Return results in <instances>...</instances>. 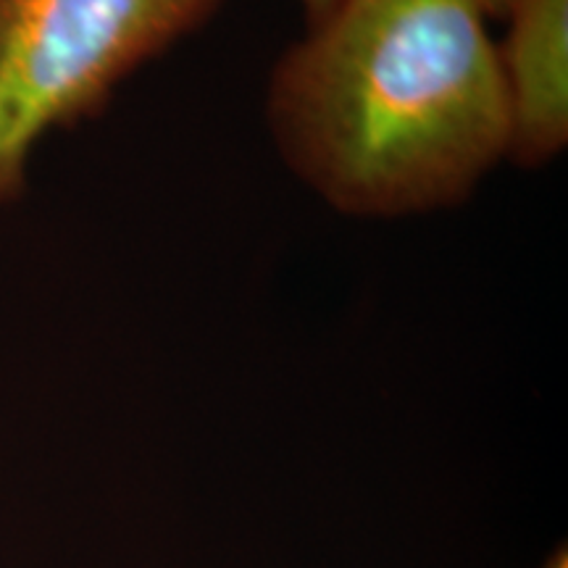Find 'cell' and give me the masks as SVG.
<instances>
[{
  "label": "cell",
  "mask_w": 568,
  "mask_h": 568,
  "mask_svg": "<svg viewBox=\"0 0 568 568\" xmlns=\"http://www.w3.org/2000/svg\"><path fill=\"white\" fill-rule=\"evenodd\" d=\"M474 0H335L276 61L287 169L358 219L453 209L510 153L497 40Z\"/></svg>",
  "instance_id": "obj_1"
},
{
  "label": "cell",
  "mask_w": 568,
  "mask_h": 568,
  "mask_svg": "<svg viewBox=\"0 0 568 568\" xmlns=\"http://www.w3.org/2000/svg\"><path fill=\"white\" fill-rule=\"evenodd\" d=\"M224 0H0V205L40 140L95 119L126 77L209 24Z\"/></svg>",
  "instance_id": "obj_2"
},
{
  "label": "cell",
  "mask_w": 568,
  "mask_h": 568,
  "mask_svg": "<svg viewBox=\"0 0 568 568\" xmlns=\"http://www.w3.org/2000/svg\"><path fill=\"white\" fill-rule=\"evenodd\" d=\"M497 40L510 105L508 161L539 169L568 142V0H508Z\"/></svg>",
  "instance_id": "obj_3"
},
{
  "label": "cell",
  "mask_w": 568,
  "mask_h": 568,
  "mask_svg": "<svg viewBox=\"0 0 568 568\" xmlns=\"http://www.w3.org/2000/svg\"><path fill=\"white\" fill-rule=\"evenodd\" d=\"M297 3H301V9L305 13V21H314V19L322 17V13L329 9L335 0H297Z\"/></svg>",
  "instance_id": "obj_4"
},
{
  "label": "cell",
  "mask_w": 568,
  "mask_h": 568,
  "mask_svg": "<svg viewBox=\"0 0 568 568\" xmlns=\"http://www.w3.org/2000/svg\"><path fill=\"white\" fill-rule=\"evenodd\" d=\"M474 3H477L479 9L485 11L487 19H497V21H500L503 13H506L508 0H474Z\"/></svg>",
  "instance_id": "obj_5"
},
{
  "label": "cell",
  "mask_w": 568,
  "mask_h": 568,
  "mask_svg": "<svg viewBox=\"0 0 568 568\" xmlns=\"http://www.w3.org/2000/svg\"><path fill=\"white\" fill-rule=\"evenodd\" d=\"M542 568H568V550L566 548L552 550L550 558L542 564Z\"/></svg>",
  "instance_id": "obj_6"
}]
</instances>
